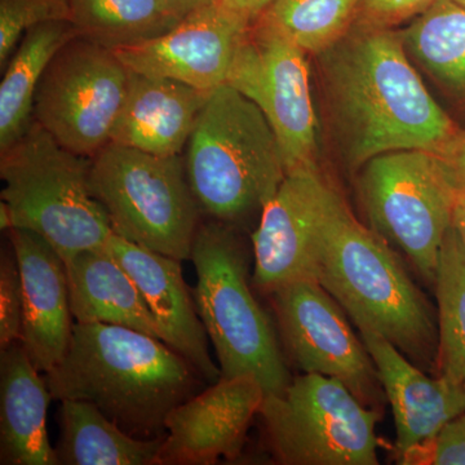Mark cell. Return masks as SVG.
Returning a JSON list of instances; mask_svg holds the SVG:
<instances>
[{
    "label": "cell",
    "mask_w": 465,
    "mask_h": 465,
    "mask_svg": "<svg viewBox=\"0 0 465 465\" xmlns=\"http://www.w3.org/2000/svg\"><path fill=\"white\" fill-rule=\"evenodd\" d=\"M318 57L330 124L349 167L396 150L433 153L457 133L410 64L400 34L353 26Z\"/></svg>",
    "instance_id": "cell-1"
},
{
    "label": "cell",
    "mask_w": 465,
    "mask_h": 465,
    "mask_svg": "<svg viewBox=\"0 0 465 465\" xmlns=\"http://www.w3.org/2000/svg\"><path fill=\"white\" fill-rule=\"evenodd\" d=\"M45 379L52 400L90 402L142 440L164 439L170 412L207 382L161 339L106 323H74L65 356Z\"/></svg>",
    "instance_id": "cell-2"
},
{
    "label": "cell",
    "mask_w": 465,
    "mask_h": 465,
    "mask_svg": "<svg viewBox=\"0 0 465 465\" xmlns=\"http://www.w3.org/2000/svg\"><path fill=\"white\" fill-rule=\"evenodd\" d=\"M317 282L358 330L379 333L416 366L437 371L433 309L387 241L360 224L341 197L324 225Z\"/></svg>",
    "instance_id": "cell-3"
},
{
    "label": "cell",
    "mask_w": 465,
    "mask_h": 465,
    "mask_svg": "<svg viewBox=\"0 0 465 465\" xmlns=\"http://www.w3.org/2000/svg\"><path fill=\"white\" fill-rule=\"evenodd\" d=\"M183 152L202 215L232 228L262 215L287 174L268 119L228 84L211 94Z\"/></svg>",
    "instance_id": "cell-4"
},
{
    "label": "cell",
    "mask_w": 465,
    "mask_h": 465,
    "mask_svg": "<svg viewBox=\"0 0 465 465\" xmlns=\"http://www.w3.org/2000/svg\"><path fill=\"white\" fill-rule=\"evenodd\" d=\"M90 173V158L64 148L33 121L21 139L0 153L2 202L11 213L12 229L38 232L64 262L105 247L114 231L92 193Z\"/></svg>",
    "instance_id": "cell-5"
},
{
    "label": "cell",
    "mask_w": 465,
    "mask_h": 465,
    "mask_svg": "<svg viewBox=\"0 0 465 465\" xmlns=\"http://www.w3.org/2000/svg\"><path fill=\"white\" fill-rule=\"evenodd\" d=\"M191 260L197 272L195 308L223 378L252 375L265 396L282 394L292 379L273 324L251 291L249 262L232 226L202 220Z\"/></svg>",
    "instance_id": "cell-6"
},
{
    "label": "cell",
    "mask_w": 465,
    "mask_h": 465,
    "mask_svg": "<svg viewBox=\"0 0 465 465\" xmlns=\"http://www.w3.org/2000/svg\"><path fill=\"white\" fill-rule=\"evenodd\" d=\"M90 180L115 234L180 262L191 260L203 215L183 155L159 157L109 143L91 159Z\"/></svg>",
    "instance_id": "cell-7"
},
{
    "label": "cell",
    "mask_w": 465,
    "mask_h": 465,
    "mask_svg": "<svg viewBox=\"0 0 465 465\" xmlns=\"http://www.w3.org/2000/svg\"><path fill=\"white\" fill-rule=\"evenodd\" d=\"M260 418L278 463L378 465L376 423L370 409L338 379L305 374L278 396H265Z\"/></svg>",
    "instance_id": "cell-8"
},
{
    "label": "cell",
    "mask_w": 465,
    "mask_h": 465,
    "mask_svg": "<svg viewBox=\"0 0 465 465\" xmlns=\"http://www.w3.org/2000/svg\"><path fill=\"white\" fill-rule=\"evenodd\" d=\"M360 193L374 231L400 247L434 284L457 193L432 153L396 150L370 159L361 173Z\"/></svg>",
    "instance_id": "cell-9"
},
{
    "label": "cell",
    "mask_w": 465,
    "mask_h": 465,
    "mask_svg": "<svg viewBox=\"0 0 465 465\" xmlns=\"http://www.w3.org/2000/svg\"><path fill=\"white\" fill-rule=\"evenodd\" d=\"M130 70L104 45L76 36L45 69L33 121L64 148L94 158L110 143L124 106Z\"/></svg>",
    "instance_id": "cell-10"
},
{
    "label": "cell",
    "mask_w": 465,
    "mask_h": 465,
    "mask_svg": "<svg viewBox=\"0 0 465 465\" xmlns=\"http://www.w3.org/2000/svg\"><path fill=\"white\" fill-rule=\"evenodd\" d=\"M307 54L280 34L253 23L235 52L226 79L268 119L282 149L287 173L318 168Z\"/></svg>",
    "instance_id": "cell-11"
},
{
    "label": "cell",
    "mask_w": 465,
    "mask_h": 465,
    "mask_svg": "<svg viewBox=\"0 0 465 465\" xmlns=\"http://www.w3.org/2000/svg\"><path fill=\"white\" fill-rule=\"evenodd\" d=\"M269 296L296 365L305 374L338 379L363 405L381 410L385 393L374 361L335 299L316 281L284 284Z\"/></svg>",
    "instance_id": "cell-12"
},
{
    "label": "cell",
    "mask_w": 465,
    "mask_h": 465,
    "mask_svg": "<svg viewBox=\"0 0 465 465\" xmlns=\"http://www.w3.org/2000/svg\"><path fill=\"white\" fill-rule=\"evenodd\" d=\"M339 197L318 168L286 174L252 234V282L262 292L298 281L317 282L324 225Z\"/></svg>",
    "instance_id": "cell-13"
},
{
    "label": "cell",
    "mask_w": 465,
    "mask_h": 465,
    "mask_svg": "<svg viewBox=\"0 0 465 465\" xmlns=\"http://www.w3.org/2000/svg\"><path fill=\"white\" fill-rule=\"evenodd\" d=\"M251 24L213 0L167 33L115 50L128 70L213 92L226 84L235 52Z\"/></svg>",
    "instance_id": "cell-14"
},
{
    "label": "cell",
    "mask_w": 465,
    "mask_h": 465,
    "mask_svg": "<svg viewBox=\"0 0 465 465\" xmlns=\"http://www.w3.org/2000/svg\"><path fill=\"white\" fill-rule=\"evenodd\" d=\"M264 399L255 376H222L170 412L157 465H211L237 458Z\"/></svg>",
    "instance_id": "cell-15"
},
{
    "label": "cell",
    "mask_w": 465,
    "mask_h": 465,
    "mask_svg": "<svg viewBox=\"0 0 465 465\" xmlns=\"http://www.w3.org/2000/svg\"><path fill=\"white\" fill-rule=\"evenodd\" d=\"M105 249L136 283L162 341L191 362L207 384L219 381L222 371L208 351L206 329L189 295L182 262L137 246L115 232Z\"/></svg>",
    "instance_id": "cell-16"
},
{
    "label": "cell",
    "mask_w": 465,
    "mask_h": 465,
    "mask_svg": "<svg viewBox=\"0 0 465 465\" xmlns=\"http://www.w3.org/2000/svg\"><path fill=\"white\" fill-rule=\"evenodd\" d=\"M8 234L23 282L20 341L45 374L65 356L74 329L65 262L38 232L12 229Z\"/></svg>",
    "instance_id": "cell-17"
},
{
    "label": "cell",
    "mask_w": 465,
    "mask_h": 465,
    "mask_svg": "<svg viewBox=\"0 0 465 465\" xmlns=\"http://www.w3.org/2000/svg\"><path fill=\"white\" fill-rule=\"evenodd\" d=\"M374 361L396 424V450L402 459L465 412V384L439 375L430 378L381 335L360 330Z\"/></svg>",
    "instance_id": "cell-18"
},
{
    "label": "cell",
    "mask_w": 465,
    "mask_h": 465,
    "mask_svg": "<svg viewBox=\"0 0 465 465\" xmlns=\"http://www.w3.org/2000/svg\"><path fill=\"white\" fill-rule=\"evenodd\" d=\"M213 92L130 70L127 94L110 143L159 157L183 155Z\"/></svg>",
    "instance_id": "cell-19"
},
{
    "label": "cell",
    "mask_w": 465,
    "mask_h": 465,
    "mask_svg": "<svg viewBox=\"0 0 465 465\" xmlns=\"http://www.w3.org/2000/svg\"><path fill=\"white\" fill-rule=\"evenodd\" d=\"M21 341L0 349V464L58 465L47 430L52 400Z\"/></svg>",
    "instance_id": "cell-20"
},
{
    "label": "cell",
    "mask_w": 465,
    "mask_h": 465,
    "mask_svg": "<svg viewBox=\"0 0 465 465\" xmlns=\"http://www.w3.org/2000/svg\"><path fill=\"white\" fill-rule=\"evenodd\" d=\"M65 265L76 323L115 324L162 341L136 283L105 247L76 253Z\"/></svg>",
    "instance_id": "cell-21"
},
{
    "label": "cell",
    "mask_w": 465,
    "mask_h": 465,
    "mask_svg": "<svg viewBox=\"0 0 465 465\" xmlns=\"http://www.w3.org/2000/svg\"><path fill=\"white\" fill-rule=\"evenodd\" d=\"M58 465H157L166 439H134L85 401H60Z\"/></svg>",
    "instance_id": "cell-22"
},
{
    "label": "cell",
    "mask_w": 465,
    "mask_h": 465,
    "mask_svg": "<svg viewBox=\"0 0 465 465\" xmlns=\"http://www.w3.org/2000/svg\"><path fill=\"white\" fill-rule=\"evenodd\" d=\"M78 33L70 21H51L25 33L9 57L0 84V153L33 124L34 99L45 69Z\"/></svg>",
    "instance_id": "cell-23"
},
{
    "label": "cell",
    "mask_w": 465,
    "mask_h": 465,
    "mask_svg": "<svg viewBox=\"0 0 465 465\" xmlns=\"http://www.w3.org/2000/svg\"><path fill=\"white\" fill-rule=\"evenodd\" d=\"M179 21L162 0H70L78 35L113 51L162 35Z\"/></svg>",
    "instance_id": "cell-24"
},
{
    "label": "cell",
    "mask_w": 465,
    "mask_h": 465,
    "mask_svg": "<svg viewBox=\"0 0 465 465\" xmlns=\"http://www.w3.org/2000/svg\"><path fill=\"white\" fill-rule=\"evenodd\" d=\"M416 60L449 90L465 96V8L437 0L402 35Z\"/></svg>",
    "instance_id": "cell-25"
},
{
    "label": "cell",
    "mask_w": 465,
    "mask_h": 465,
    "mask_svg": "<svg viewBox=\"0 0 465 465\" xmlns=\"http://www.w3.org/2000/svg\"><path fill=\"white\" fill-rule=\"evenodd\" d=\"M361 0H274L255 21L308 54H321L344 38Z\"/></svg>",
    "instance_id": "cell-26"
},
{
    "label": "cell",
    "mask_w": 465,
    "mask_h": 465,
    "mask_svg": "<svg viewBox=\"0 0 465 465\" xmlns=\"http://www.w3.org/2000/svg\"><path fill=\"white\" fill-rule=\"evenodd\" d=\"M439 304L437 371L465 381V246L451 226L440 249L436 281Z\"/></svg>",
    "instance_id": "cell-27"
},
{
    "label": "cell",
    "mask_w": 465,
    "mask_h": 465,
    "mask_svg": "<svg viewBox=\"0 0 465 465\" xmlns=\"http://www.w3.org/2000/svg\"><path fill=\"white\" fill-rule=\"evenodd\" d=\"M70 21V0H0V67L26 32L51 21Z\"/></svg>",
    "instance_id": "cell-28"
},
{
    "label": "cell",
    "mask_w": 465,
    "mask_h": 465,
    "mask_svg": "<svg viewBox=\"0 0 465 465\" xmlns=\"http://www.w3.org/2000/svg\"><path fill=\"white\" fill-rule=\"evenodd\" d=\"M23 335V282L14 247L0 256V349L21 341Z\"/></svg>",
    "instance_id": "cell-29"
},
{
    "label": "cell",
    "mask_w": 465,
    "mask_h": 465,
    "mask_svg": "<svg viewBox=\"0 0 465 465\" xmlns=\"http://www.w3.org/2000/svg\"><path fill=\"white\" fill-rule=\"evenodd\" d=\"M406 465H465V412L449 421L434 439L400 459Z\"/></svg>",
    "instance_id": "cell-30"
},
{
    "label": "cell",
    "mask_w": 465,
    "mask_h": 465,
    "mask_svg": "<svg viewBox=\"0 0 465 465\" xmlns=\"http://www.w3.org/2000/svg\"><path fill=\"white\" fill-rule=\"evenodd\" d=\"M436 2L437 0H361L353 26L391 29L409 18L420 16Z\"/></svg>",
    "instance_id": "cell-31"
},
{
    "label": "cell",
    "mask_w": 465,
    "mask_h": 465,
    "mask_svg": "<svg viewBox=\"0 0 465 465\" xmlns=\"http://www.w3.org/2000/svg\"><path fill=\"white\" fill-rule=\"evenodd\" d=\"M432 154L455 193L465 195V130L458 128Z\"/></svg>",
    "instance_id": "cell-32"
},
{
    "label": "cell",
    "mask_w": 465,
    "mask_h": 465,
    "mask_svg": "<svg viewBox=\"0 0 465 465\" xmlns=\"http://www.w3.org/2000/svg\"><path fill=\"white\" fill-rule=\"evenodd\" d=\"M219 5L252 25L274 0H216Z\"/></svg>",
    "instance_id": "cell-33"
},
{
    "label": "cell",
    "mask_w": 465,
    "mask_h": 465,
    "mask_svg": "<svg viewBox=\"0 0 465 465\" xmlns=\"http://www.w3.org/2000/svg\"><path fill=\"white\" fill-rule=\"evenodd\" d=\"M210 2L213 0H162L167 11L179 20Z\"/></svg>",
    "instance_id": "cell-34"
},
{
    "label": "cell",
    "mask_w": 465,
    "mask_h": 465,
    "mask_svg": "<svg viewBox=\"0 0 465 465\" xmlns=\"http://www.w3.org/2000/svg\"><path fill=\"white\" fill-rule=\"evenodd\" d=\"M452 226H454L455 231H457L459 237H460L465 246V195L457 194Z\"/></svg>",
    "instance_id": "cell-35"
},
{
    "label": "cell",
    "mask_w": 465,
    "mask_h": 465,
    "mask_svg": "<svg viewBox=\"0 0 465 465\" xmlns=\"http://www.w3.org/2000/svg\"><path fill=\"white\" fill-rule=\"evenodd\" d=\"M0 228L3 232H9L12 229L11 213L5 202H0Z\"/></svg>",
    "instance_id": "cell-36"
},
{
    "label": "cell",
    "mask_w": 465,
    "mask_h": 465,
    "mask_svg": "<svg viewBox=\"0 0 465 465\" xmlns=\"http://www.w3.org/2000/svg\"><path fill=\"white\" fill-rule=\"evenodd\" d=\"M454 2H457L458 5H463L465 8V0H454Z\"/></svg>",
    "instance_id": "cell-37"
},
{
    "label": "cell",
    "mask_w": 465,
    "mask_h": 465,
    "mask_svg": "<svg viewBox=\"0 0 465 465\" xmlns=\"http://www.w3.org/2000/svg\"><path fill=\"white\" fill-rule=\"evenodd\" d=\"M464 384H465V381H464Z\"/></svg>",
    "instance_id": "cell-38"
}]
</instances>
